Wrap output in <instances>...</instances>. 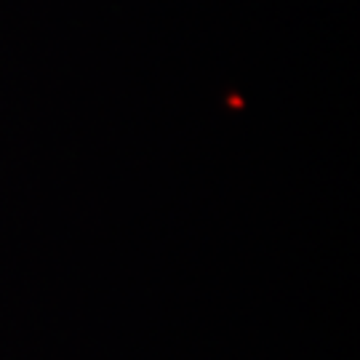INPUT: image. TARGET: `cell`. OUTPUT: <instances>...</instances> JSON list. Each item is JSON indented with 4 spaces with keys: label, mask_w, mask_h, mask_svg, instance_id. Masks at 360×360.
Wrapping results in <instances>:
<instances>
[]
</instances>
